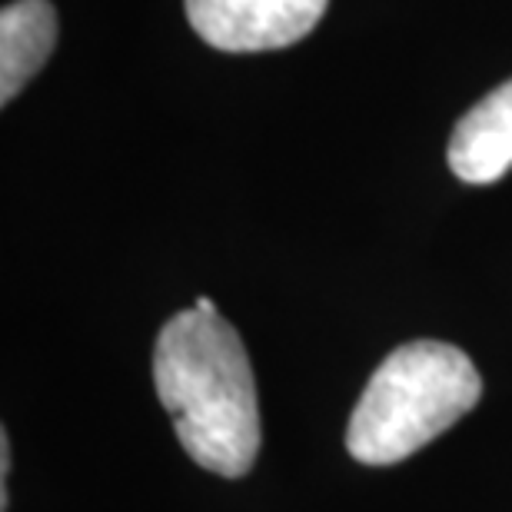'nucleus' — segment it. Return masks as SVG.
<instances>
[{
	"mask_svg": "<svg viewBox=\"0 0 512 512\" xmlns=\"http://www.w3.org/2000/svg\"><path fill=\"white\" fill-rule=\"evenodd\" d=\"M7 473H10V439H7V433L0 436V483H4V489H0V493H4V512H7Z\"/></svg>",
	"mask_w": 512,
	"mask_h": 512,
	"instance_id": "nucleus-6",
	"label": "nucleus"
},
{
	"mask_svg": "<svg viewBox=\"0 0 512 512\" xmlns=\"http://www.w3.org/2000/svg\"><path fill=\"white\" fill-rule=\"evenodd\" d=\"M57 44V10L50 0H14L0 10V100L10 104L47 64Z\"/></svg>",
	"mask_w": 512,
	"mask_h": 512,
	"instance_id": "nucleus-5",
	"label": "nucleus"
},
{
	"mask_svg": "<svg viewBox=\"0 0 512 512\" xmlns=\"http://www.w3.org/2000/svg\"><path fill=\"white\" fill-rule=\"evenodd\" d=\"M200 40L227 54H256L303 40L330 0H183Z\"/></svg>",
	"mask_w": 512,
	"mask_h": 512,
	"instance_id": "nucleus-3",
	"label": "nucleus"
},
{
	"mask_svg": "<svg viewBox=\"0 0 512 512\" xmlns=\"http://www.w3.org/2000/svg\"><path fill=\"white\" fill-rule=\"evenodd\" d=\"M479 396L483 376L463 350L439 340L396 346L353 409L346 449L366 466L403 463L459 423Z\"/></svg>",
	"mask_w": 512,
	"mask_h": 512,
	"instance_id": "nucleus-2",
	"label": "nucleus"
},
{
	"mask_svg": "<svg viewBox=\"0 0 512 512\" xmlns=\"http://www.w3.org/2000/svg\"><path fill=\"white\" fill-rule=\"evenodd\" d=\"M153 386L197 466L247 476L260 453V406L240 333L213 310H183L153 346Z\"/></svg>",
	"mask_w": 512,
	"mask_h": 512,
	"instance_id": "nucleus-1",
	"label": "nucleus"
},
{
	"mask_svg": "<svg viewBox=\"0 0 512 512\" xmlns=\"http://www.w3.org/2000/svg\"><path fill=\"white\" fill-rule=\"evenodd\" d=\"M449 170L463 183H496L512 167V80L469 107L449 137Z\"/></svg>",
	"mask_w": 512,
	"mask_h": 512,
	"instance_id": "nucleus-4",
	"label": "nucleus"
}]
</instances>
